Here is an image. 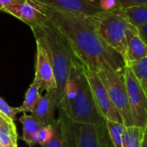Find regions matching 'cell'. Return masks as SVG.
<instances>
[{
  "label": "cell",
  "instance_id": "1",
  "mask_svg": "<svg viewBox=\"0 0 147 147\" xmlns=\"http://www.w3.org/2000/svg\"><path fill=\"white\" fill-rule=\"evenodd\" d=\"M34 4L62 32L84 65L96 73L102 68H109L117 74H124L125 59L101 38L88 16Z\"/></svg>",
  "mask_w": 147,
  "mask_h": 147
},
{
  "label": "cell",
  "instance_id": "2",
  "mask_svg": "<svg viewBox=\"0 0 147 147\" xmlns=\"http://www.w3.org/2000/svg\"><path fill=\"white\" fill-rule=\"evenodd\" d=\"M58 109L73 121L95 125H105V120L98 112L81 60L74 56L69 78Z\"/></svg>",
  "mask_w": 147,
  "mask_h": 147
},
{
  "label": "cell",
  "instance_id": "3",
  "mask_svg": "<svg viewBox=\"0 0 147 147\" xmlns=\"http://www.w3.org/2000/svg\"><path fill=\"white\" fill-rule=\"evenodd\" d=\"M30 28L35 41L44 47L51 61L57 84L55 91L59 106L75 53L68 40L48 17L40 24L31 26Z\"/></svg>",
  "mask_w": 147,
  "mask_h": 147
},
{
  "label": "cell",
  "instance_id": "4",
  "mask_svg": "<svg viewBox=\"0 0 147 147\" xmlns=\"http://www.w3.org/2000/svg\"><path fill=\"white\" fill-rule=\"evenodd\" d=\"M101 38L119 53L126 62L127 31L130 25L121 9L100 10L88 16Z\"/></svg>",
  "mask_w": 147,
  "mask_h": 147
},
{
  "label": "cell",
  "instance_id": "5",
  "mask_svg": "<svg viewBox=\"0 0 147 147\" xmlns=\"http://www.w3.org/2000/svg\"><path fill=\"white\" fill-rule=\"evenodd\" d=\"M59 109L60 131L66 147H105L109 134L106 125L80 123L71 121L62 109Z\"/></svg>",
  "mask_w": 147,
  "mask_h": 147
},
{
  "label": "cell",
  "instance_id": "6",
  "mask_svg": "<svg viewBox=\"0 0 147 147\" xmlns=\"http://www.w3.org/2000/svg\"><path fill=\"white\" fill-rule=\"evenodd\" d=\"M96 74L103 84L112 104L121 117L125 127L134 126L124 81V74H117L109 68H102Z\"/></svg>",
  "mask_w": 147,
  "mask_h": 147
},
{
  "label": "cell",
  "instance_id": "7",
  "mask_svg": "<svg viewBox=\"0 0 147 147\" xmlns=\"http://www.w3.org/2000/svg\"><path fill=\"white\" fill-rule=\"evenodd\" d=\"M124 81L134 126L145 129L147 125V97L128 65L124 69Z\"/></svg>",
  "mask_w": 147,
  "mask_h": 147
},
{
  "label": "cell",
  "instance_id": "8",
  "mask_svg": "<svg viewBox=\"0 0 147 147\" xmlns=\"http://www.w3.org/2000/svg\"><path fill=\"white\" fill-rule=\"evenodd\" d=\"M84 72L92 92L95 104L102 117L105 121L109 120L123 123L121 117L120 116L119 113L112 104L109 96L107 93V90L103 84L102 83L101 79L99 78L98 75L95 71L88 68L86 65H84Z\"/></svg>",
  "mask_w": 147,
  "mask_h": 147
},
{
  "label": "cell",
  "instance_id": "9",
  "mask_svg": "<svg viewBox=\"0 0 147 147\" xmlns=\"http://www.w3.org/2000/svg\"><path fill=\"white\" fill-rule=\"evenodd\" d=\"M33 82L39 86L40 91L48 92L56 90L57 89L56 80L51 61L44 47L37 42L35 74Z\"/></svg>",
  "mask_w": 147,
  "mask_h": 147
},
{
  "label": "cell",
  "instance_id": "10",
  "mask_svg": "<svg viewBox=\"0 0 147 147\" xmlns=\"http://www.w3.org/2000/svg\"><path fill=\"white\" fill-rule=\"evenodd\" d=\"M1 11L16 17L29 27L40 24L47 18V16L37 8L34 3L30 0L26 3L6 6L3 8Z\"/></svg>",
  "mask_w": 147,
  "mask_h": 147
},
{
  "label": "cell",
  "instance_id": "11",
  "mask_svg": "<svg viewBox=\"0 0 147 147\" xmlns=\"http://www.w3.org/2000/svg\"><path fill=\"white\" fill-rule=\"evenodd\" d=\"M59 108V102L56 91H48L41 96L39 102L34 109L31 115L43 126L52 127L56 120L54 118L55 109Z\"/></svg>",
  "mask_w": 147,
  "mask_h": 147
},
{
  "label": "cell",
  "instance_id": "12",
  "mask_svg": "<svg viewBox=\"0 0 147 147\" xmlns=\"http://www.w3.org/2000/svg\"><path fill=\"white\" fill-rule=\"evenodd\" d=\"M34 3L50 6L84 16H90L101 9L89 0H31Z\"/></svg>",
  "mask_w": 147,
  "mask_h": 147
},
{
  "label": "cell",
  "instance_id": "13",
  "mask_svg": "<svg viewBox=\"0 0 147 147\" xmlns=\"http://www.w3.org/2000/svg\"><path fill=\"white\" fill-rule=\"evenodd\" d=\"M147 57V45L140 35L136 27L129 25L127 31L126 65Z\"/></svg>",
  "mask_w": 147,
  "mask_h": 147
},
{
  "label": "cell",
  "instance_id": "14",
  "mask_svg": "<svg viewBox=\"0 0 147 147\" xmlns=\"http://www.w3.org/2000/svg\"><path fill=\"white\" fill-rule=\"evenodd\" d=\"M121 11L128 22L136 28L147 23V4L123 8Z\"/></svg>",
  "mask_w": 147,
  "mask_h": 147
},
{
  "label": "cell",
  "instance_id": "15",
  "mask_svg": "<svg viewBox=\"0 0 147 147\" xmlns=\"http://www.w3.org/2000/svg\"><path fill=\"white\" fill-rule=\"evenodd\" d=\"M19 121L22 124L23 128L22 140L27 145H28V146L32 147L34 135L43 126L32 115L23 114V115L19 119Z\"/></svg>",
  "mask_w": 147,
  "mask_h": 147
},
{
  "label": "cell",
  "instance_id": "16",
  "mask_svg": "<svg viewBox=\"0 0 147 147\" xmlns=\"http://www.w3.org/2000/svg\"><path fill=\"white\" fill-rule=\"evenodd\" d=\"M41 97L40 90L39 86L34 82L29 85L24 96V101L21 107H19L20 112L22 114L32 113L37 103Z\"/></svg>",
  "mask_w": 147,
  "mask_h": 147
},
{
  "label": "cell",
  "instance_id": "17",
  "mask_svg": "<svg viewBox=\"0 0 147 147\" xmlns=\"http://www.w3.org/2000/svg\"><path fill=\"white\" fill-rule=\"evenodd\" d=\"M144 135V129L131 126L125 127L122 140V147H141Z\"/></svg>",
  "mask_w": 147,
  "mask_h": 147
},
{
  "label": "cell",
  "instance_id": "18",
  "mask_svg": "<svg viewBox=\"0 0 147 147\" xmlns=\"http://www.w3.org/2000/svg\"><path fill=\"white\" fill-rule=\"evenodd\" d=\"M105 125L109 140L114 147H122V140L125 126L123 123L113 121H105Z\"/></svg>",
  "mask_w": 147,
  "mask_h": 147
},
{
  "label": "cell",
  "instance_id": "19",
  "mask_svg": "<svg viewBox=\"0 0 147 147\" xmlns=\"http://www.w3.org/2000/svg\"><path fill=\"white\" fill-rule=\"evenodd\" d=\"M127 65L132 69L137 81L147 97V57L139 61L131 62Z\"/></svg>",
  "mask_w": 147,
  "mask_h": 147
},
{
  "label": "cell",
  "instance_id": "20",
  "mask_svg": "<svg viewBox=\"0 0 147 147\" xmlns=\"http://www.w3.org/2000/svg\"><path fill=\"white\" fill-rule=\"evenodd\" d=\"M53 134V127H41L33 137V146L34 145H40L44 147L52 139Z\"/></svg>",
  "mask_w": 147,
  "mask_h": 147
},
{
  "label": "cell",
  "instance_id": "21",
  "mask_svg": "<svg viewBox=\"0 0 147 147\" xmlns=\"http://www.w3.org/2000/svg\"><path fill=\"white\" fill-rule=\"evenodd\" d=\"M21 113L19 107L13 108L9 106L2 97H0V114L9 122L15 123L16 120V115Z\"/></svg>",
  "mask_w": 147,
  "mask_h": 147
},
{
  "label": "cell",
  "instance_id": "22",
  "mask_svg": "<svg viewBox=\"0 0 147 147\" xmlns=\"http://www.w3.org/2000/svg\"><path fill=\"white\" fill-rule=\"evenodd\" d=\"M53 128V134L52 139L48 141V143L44 147H66L64 142V139L60 131V127L59 122L55 121V123L52 126Z\"/></svg>",
  "mask_w": 147,
  "mask_h": 147
},
{
  "label": "cell",
  "instance_id": "23",
  "mask_svg": "<svg viewBox=\"0 0 147 147\" xmlns=\"http://www.w3.org/2000/svg\"><path fill=\"white\" fill-rule=\"evenodd\" d=\"M0 132L9 135L14 140H17V132L16 124L13 122H9L7 121L1 114H0Z\"/></svg>",
  "mask_w": 147,
  "mask_h": 147
},
{
  "label": "cell",
  "instance_id": "24",
  "mask_svg": "<svg viewBox=\"0 0 147 147\" xmlns=\"http://www.w3.org/2000/svg\"><path fill=\"white\" fill-rule=\"evenodd\" d=\"M89 1L91 3L94 4V2L96 0H89ZM115 1L117 3V4L121 9H123V8H128V7H132V6L147 4V0H115Z\"/></svg>",
  "mask_w": 147,
  "mask_h": 147
},
{
  "label": "cell",
  "instance_id": "25",
  "mask_svg": "<svg viewBox=\"0 0 147 147\" xmlns=\"http://www.w3.org/2000/svg\"><path fill=\"white\" fill-rule=\"evenodd\" d=\"M0 146L2 147H18L17 140L2 132H0Z\"/></svg>",
  "mask_w": 147,
  "mask_h": 147
},
{
  "label": "cell",
  "instance_id": "26",
  "mask_svg": "<svg viewBox=\"0 0 147 147\" xmlns=\"http://www.w3.org/2000/svg\"><path fill=\"white\" fill-rule=\"evenodd\" d=\"M28 0H0V11L3 8L9 6V5H12V4H16V3H26Z\"/></svg>",
  "mask_w": 147,
  "mask_h": 147
},
{
  "label": "cell",
  "instance_id": "27",
  "mask_svg": "<svg viewBox=\"0 0 147 147\" xmlns=\"http://www.w3.org/2000/svg\"><path fill=\"white\" fill-rule=\"evenodd\" d=\"M137 29H138L140 35L141 36V38L143 39V40L146 43L147 45V23L145 25L138 27Z\"/></svg>",
  "mask_w": 147,
  "mask_h": 147
},
{
  "label": "cell",
  "instance_id": "28",
  "mask_svg": "<svg viewBox=\"0 0 147 147\" xmlns=\"http://www.w3.org/2000/svg\"><path fill=\"white\" fill-rule=\"evenodd\" d=\"M141 147H147V125L144 129V135H143Z\"/></svg>",
  "mask_w": 147,
  "mask_h": 147
},
{
  "label": "cell",
  "instance_id": "29",
  "mask_svg": "<svg viewBox=\"0 0 147 147\" xmlns=\"http://www.w3.org/2000/svg\"><path fill=\"white\" fill-rule=\"evenodd\" d=\"M108 147H114L112 143H111V141H110V140H109V141H108Z\"/></svg>",
  "mask_w": 147,
  "mask_h": 147
},
{
  "label": "cell",
  "instance_id": "30",
  "mask_svg": "<svg viewBox=\"0 0 147 147\" xmlns=\"http://www.w3.org/2000/svg\"><path fill=\"white\" fill-rule=\"evenodd\" d=\"M109 139H108V141H109ZM108 141H107V144H106V146L105 147H108Z\"/></svg>",
  "mask_w": 147,
  "mask_h": 147
},
{
  "label": "cell",
  "instance_id": "31",
  "mask_svg": "<svg viewBox=\"0 0 147 147\" xmlns=\"http://www.w3.org/2000/svg\"><path fill=\"white\" fill-rule=\"evenodd\" d=\"M0 147H1V146H0Z\"/></svg>",
  "mask_w": 147,
  "mask_h": 147
}]
</instances>
